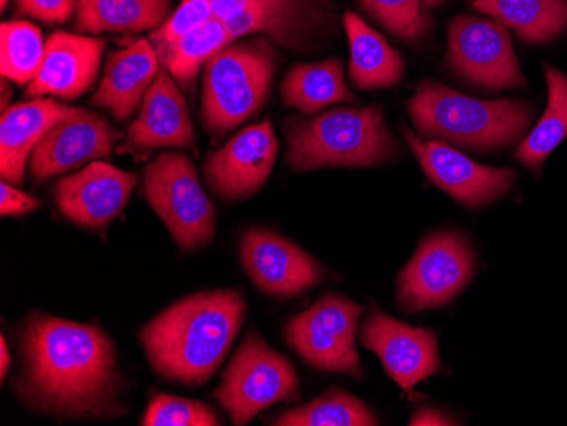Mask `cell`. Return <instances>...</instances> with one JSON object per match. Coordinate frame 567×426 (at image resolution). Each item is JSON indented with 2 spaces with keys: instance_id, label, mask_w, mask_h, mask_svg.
Here are the masks:
<instances>
[{
  "instance_id": "obj_1",
  "label": "cell",
  "mask_w": 567,
  "mask_h": 426,
  "mask_svg": "<svg viewBox=\"0 0 567 426\" xmlns=\"http://www.w3.org/2000/svg\"><path fill=\"white\" fill-rule=\"evenodd\" d=\"M16 391L28 408L62 418H116L124 381L116 346L94 324L33 314L21 333Z\"/></svg>"
},
{
  "instance_id": "obj_2",
  "label": "cell",
  "mask_w": 567,
  "mask_h": 426,
  "mask_svg": "<svg viewBox=\"0 0 567 426\" xmlns=\"http://www.w3.org/2000/svg\"><path fill=\"white\" fill-rule=\"evenodd\" d=\"M247 314L241 292L204 291L172 304L143 326L146 359L165 380L189 387L212 380Z\"/></svg>"
},
{
  "instance_id": "obj_3",
  "label": "cell",
  "mask_w": 567,
  "mask_h": 426,
  "mask_svg": "<svg viewBox=\"0 0 567 426\" xmlns=\"http://www.w3.org/2000/svg\"><path fill=\"white\" fill-rule=\"evenodd\" d=\"M406 106L420 136L476 154L515 145L535 120L527 101L471 97L435 81L420 82Z\"/></svg>"
},
{
  "instance_id": "obj_4",
  "label": "cell",
  "mask_w": 567,
  "mask_h": 426,
  "mask_svg": "<svg viewBox=\"0 0 567 426\" xmlns=\"http://www.w3.org/2000/svg\"><path fill=\"white\" fill-rule=\"evenodd\" d=\"M286 162L295 172L368 168L391 164L401 148L381 106L333 107L317 117L286 121Z\"/></svg>"
},
{
  "instance_id": "obj_5",
  "label": "cell",
  "mask_w": 567,
  "mask_h": 426,
  "mask_svg": "<svg viewBox=\"0 0 567 426\" xmlns=\"http://www.w3.org/2000/svg\"><path fill=\"white\" fill-rule=\"evenodd\" d=\"M279 55L266 38L235 40L203 70L204 128L215 138L234 132L269 97Z\"/></svg>"
},
{
  "instance_id": "obj_6",
  "label": "cell",
  "mask_w": 567,
  "mask_h": 426,
  "mask_svg": "<svg viewBox=\"0 0 567 426\" xmlns=\"http://www.w3.org/2000/svg\"><path fill=\"white\" fill-rule=\"evenodd\" d=\"M143 196L183 250L206 247L215 237L216 211L186 154L157 155L143 172Z\"/></svg>"
},
{
  "instance_id": "obj_7",
  "label": "cell",
  "mask_w": 567,
  "mask_h": 426,
  "mask_svg": "<svg viewBox=\"0 0 567 426\" xmlns=\"http://www.w3.org/2000/svg\"><path fill=\"white\" fill-rule=\"evenodd\" d=\"M299 396L291 362L255 333L244 340L215 391L216 401L238 426L248 425L276 403H292Z\"/></svg>"
},
{
  "instance_id": "obj_8",
  "label": "cell",
  "mask_w": 567,
  "mask_h": 426,
  "mask_svg": "<svg viewBox=\"0 0 567 426\" xmlns=\"http://www.w3.org/2000/svg\"><path fill=\"white\" fill-rule=\"evenodd\" d=\"M476 262L473 245L458 231L429 235L398 276L400 310L419 313L451 303L473 281Z\"/></svg>"
},
{
  "instance_id": "obj_9",
  "label": "cell",
  "mask_w": 567,
  "mask_h": 426,
  "mask_svg": "<svg viewBox=\"0 0 567 426\" xmlns=\"http://www.w3.org/2000/svg\"><path fill=\"white\" fill-rule=\"evenodd\" d=\"M362 314L364 306L352 299L324 294L313 306L289 321L286 340L309 365L360 380L362 364L355 339Z\"/></svg>"
},
{
  "instance_id": "obj_10",
  "label": "cell",
  "mask_w": 567,
  "mask_h": 426,
  "mask_svg": "<svg viewBox=\"0 0 567 426\" xmlns=\"http://www.w3.org/2000/svg\"><path fill=\"white\" fill-rule=\"evenodd\" d=\"M445 63L462 81L486 91L527 84L508 31L495 19L455 15L449 22Z\"/></svg>"
},
{
  "instance_id": "obj_11",
  "label": "cell",
  "mask_w": 567,
  "mask_h": 426,
  "mask_svg": "<svg viewBox=\"0 0 567 426\" xmlns=\"http://www.w3.org/2000/svg\"><path fill=\"white\" fill-rule=\"evenodd\" d=\"M401 133L430 183L466 208L492 205L506 196L517 180V172L513 168L480 164L449 143L425 139L404 126Z\"/></svg>"
},
{
  "instance_id": "obj_12",
  "label": "cell",
  "mask_w": 567,
  "mask_h": 426,
  "mask_svg": "<svg viewBox=\"0 0 567 426\" xmlns=\"http://www.w3.org/2000/svg\"><path fill=\"white\" fill-rule=\"evenodd\" d=\"M279 142L272 121L254 124L209 155L204 177L216 196L240 200L259 193L276 165Z\"/></svg>"
},
{
  "instance_id": "obj_13",
  "label": "cell",
  "mask_w": 567,
  "mask_h": 426,
  "mask_svg": "<svg viewBox=\"0 0 567 426\" xmlns=\"http://www.w3.org/2000/svg\"><path fill=\"white\" fill-rule=\"evenodd\" d=\"M360 345L374 352L391 380L411 396H415L416 384L442 371L435 333L394 320L381 310L372 311L360 330Z\"/></svg>"
},
{
  "instance_id": "obj_14",
  "label": "cell",
  "mask_w": 567,
  "mask_h": 426,
  "mask_svg": "<svg viewBox=\"0 0 567 426\" xmlns=\"http://www.w3.org/2000/svg\"><path fill=\"white\" fill-rule=\"evenodd\" d=\"M121 138L120 129L94 111L81 110L63 117L43 136L31 155L33 183L38 186L55 175L110 158Z\"/></svg>"
},
{
  "instance_id": "obj_15",
  "label": "cell",
  "mask_w": 567,
  "mask_h": 426,
  "mask_svg": "<svg viewBox=\"0 0 567 426\" xmlns=\"http://www.w3.org/2000/svg\"><path fill=\"white\" fill-rule=\"evenodd\" d=\"M158 148L196 149L189 106L165 66L143 97L138 117L127 128L117 154L145 157Z\"/></svg>"
},
{
  "instance_id": "obj_16",
  "label": "cell",
  "mask_w": 567,
  "mask_h": 426,
  "mask_svg": "<svg viewBox=\"0 0 567 426\" xmlns=\"http://www.w3.org/2000/svg\"><path fill=\"white\" fill-rule=\"evenodd\" d=\"M240 257L251 282L276 298L301 294L324 279V269L313 257L274 231H247L241 238Z\"/></svg>"
},
{
  "instance_id": "obj_17",
  "label": "cell",
  "mask_w": 567,
  "mask_h": 426,
  "mask_svg": "<svg viewBox=\"0 0 567 426\" xmlns=\"http://www.w3.org/2000/svg\"><path fill=\"white\" fill-rule=\"evenodd\" d=\"M136 184L135 174L106 162H91L56 184V205L79 227L102 230L121 215Z\"/></svg>"
},
{
  "instance_id": "obj_18",
  "label": "cell",
  "mask_w": 567,
  "mask_h": 426,
  "mask_svg": "<svg viewBox=\"0 0 567 426\" xmlns=\"http://www.w3.org/2000/svg\"><path fill=\"white\" fill-rule=\"evenodd\" d=\"M106 41L84 34L55 31L47 40L44 59L34 81L25 89L31 98L75 101L97 79Z\"/></svg>"
},
{
  "instance_id": "obj_19",
  "label": "cell",
  "mask_w": 567,
  "mask_h": 426,
  "mask_svg": "<svg viewBox=\"0 0 567 426\" xmlns=\"http://www.w3.org/2000/svg\"><path fill=\"white\" fill-rule=\"evenodd\" d=\"M53 97L31 98L2 111L0 120V175L6 183L21 186L25 167L43 136L63 117L79 113Z\"/></svg>"
},
{
  "instance_id": "obj_20",
  "label": "cell",
  "mask_w": 567,
  "mask_h": 426,
  "mask_svg": "<svg viewBox=\"0 0 567 426\" xmlns=\"http://www.w3.org/2000/svg\"><path fill=\"white\" fill-rule=\"evenodd\" d=\"M157 50L145 38L111 53L92 104L110 111L117 123L130 120L142 107L143 97L161 72Z\"/></svg>"
},
{
  "instance_id": "obj_21",
  "label": "cell",
  "mask_w": 567,
  "mask_h": 426,
  "mask_svg": "<svg viewBox=\"0 0 567 426\" xmlns=\"http://www.w3.org/2000/svg\"><path fill=\"white\" fill-rule=\"evenodd\" d=\"M343 30L349 38V77L359 91L391 89L403 81L406 63L396 48L372 30L355 12H346Z\"/></svg>"
},
{
  "instance_id": "obj_22",
  "label": "cell",
  "mask_w": 567,
  "mask_h": 426,
  "mask_svg": "<svg viewBox=\"0 0 567 426\" xmlns=\"http://www.w3.org/2000/svg\"><path fill=\"white\" fill-rule=\"evenodd\" d=\"M284 106L313 116L334 104H357L359 98L347 87L342 59L299 63L289 70L280 85Z\"/></svg>"
},
{
  "instance_id": "obj_23",
  "label": "cell",
  "mask_w": 567,
  "mask_h": 426,
  "mask_svg": "<svg viewBox=\"0 0 567 426\" xmlns=\"http://www.w3.org/2000/svg\"><path fill=\"white\" fill-rule=\"evenodd\" d=\"M171 0H76L73 30L85 34L155 31L171 15Z\"/></svg>"
},
{
  "instance_id": "obj_24",
  "label": "cell",
  "mask_w": 567,
  "mask_h": 426,
  "mask_svg": "<svg viewBox=\"0 0 567 426\" xmlns=\"http://www.w3.org/2000/svg\"><path fill=\"white\" fill-rule=\"evenodd\" d=\"M480 14L489 15L525 43L556 40L567 30V0H467Z\"/></svg>"
},
{
  "instance_id": "obj_25",
  "label": "cell",
  "mask_w": 567,
  "mask_h": 426,
  "mask_svg": "<svg viewBox=\"0 0 567 426\" xmlns=\"http://www.w3.org/2000/svg\"><path fill=\"white\" fill-rule=\"evenodd\" d=\"M546 81L549 89L546 111L515 152L517 160L537 174L547 157L567 138V75L546 65Z\"/></svg>"
},
{
  "instance_id": "obj_26",
  "label": "cell",
  "mask_w": 567,
  "mask_h": 426,
  "mask_svg": "<svg viewBox=\"0 0 567 426\" xmlns=\"http://www.w3.org/2000/svg\"><path fill=\"white\" fill-rule=\"evenodd\" d=\"M235 38L221 19H209L187 37L175 41L158 53L161 63L168 70L174 81L183 89H193L199 77L200 66L206 65L216 53Z\"/></svg>"
},
{
  "instance_id": "obj_27",
  "label": "cell",
  "mask_w": 567,
  "mask_h": 426,
  "mask_svg": "<svg viewBox=\"0 0 567 426\" xmlns=\"http://www.w3.org/2000/svg\"><path fill=\"white\" fill-rule=\"evenodd\" d=\"M277 426H375L379 418L359 397L331 387L308 405L282 413Z\"/></svg>"
},
{
  "instance_id": "obj_28",
  "label": "cell",
  "mask_w": 567,
  "mask_h": 426,
  "mask_svg": "<svg viewBox=\"0 0 567 426\" xmlns=\"http://www.w3.org/2000/svg\"><path fill=\"white\" fill-rule=\"evenodd\" d=\"M47 41L33 22L8 21L0 28L2 77L18 85H30L44 59Z\"/></svg>"
},
{
  "instance_id": "obj_29",
  "label": "cell",
  "mask_w": 567,
  "mask_h": 426,
  "mask_svg": "<svg viewBox=\"0 0 567 426\" xmlns=\"http://www.w3.org/2000/svg\"><path fill=\"white\" fill-rule=\"evenodd\" d=\"M359 4L385 31L408 43L422 40L433 27L423 0H359Z\"/></svg>"
},
{
  "instance_id": "obj_30",
  "label": "cell",
  "mask_w": 567,
  "mask_h": 426,
  "mask_svg": "<svg viewBox=\"0 0 567 426\" xmlns=\"http://www.w3.org/2000/svg\"><path fill=\"white\" fill-rule=\"evenodd\" d=\"M142 425L145 426H218L219 419L209 406L186 397L158 394L150 401Z\"/></svg>"
},
{
  "instance_id": "obj_31",
  "label": "cell",
  "mask_w": 567,
  "mask_h": 426,
  "mask_svg": "<svg viewBox=\"0 0 567 426\" xmlns=\"http://www.w3.org/2000/svg\"><path fill=\"white\" fill-rule=\"evenodd\" d=\"M213 18H215L213 0H184L158 30L152 31L150 41L155 50L161 52L181 38L193 33L197 28L204 27Z\"/></svg>"
},
{
  "instance_id": "obj_32",
  "label": "cell",
  "mask_w": 567,
  "mask_h": 426,
  "mask_svg": "<svg viewBox=\"0 0 567 426\" xmlns=\"http://www.w3.org/2000/svg\"><path fill=\"white\" fill-rule=\"evenodd\" d=\"M16 11L47 24H63L75 18L76 0H14Z\"/></svg>"
},
{
  "instance_id": "obj_33",
  "label": "cell",
  "mask_w": 567,
  "mask_h": 426,
  "mask_svg": "<svg viewBox=\"0 0 567 426\" xmlns=\"http://www.w3.org/2000/svg\"><path fill=\"white\" fill-rule=\"evenodd\" d=\"M41 202L30 194L22 193L14 184L2 180L0 184V215L22 216L37 211Z\"/></svg>"
},
{
  "instance_id": "obj_34",
  "label": "cell",
  "mask_w": 567,
  "mask_h": 426,
  "mask_svg": "<svg viewBox=\"0 0 567 426\" xmlns=\"http://www.w3.org/2000/svg\"><path fill=\"white\" fill-rule=\"evenodd\" d=\"M411 426H442V425H458L452 416L447 413H442L436 408H422L411 416Z\"/></svg>"
},
{
  "instance_id": "obj_35",
  "label": "cell",
  "mask_w": 567,
  "mask_h": 426,
  "mask_svg": "<svg viewBox=\"0 0 567 426\" xmlns=\"http://www.w3.org/2000/svg\"><path fill=\"white\" fill-rule=\"evenodd\" d=\"M0 355H2V362H0V377L6 380V375H8L9 367H11V354H9L8 342H6L4 336L0 339Z\"/></svg>"
},
{
  "instance_id": "obj_36",
  "label": "cell",
  "mask_w": 567,
  "mask_h": 426,
  "mask_svg": "<svg viewBox=\"0 0 567 426\" xmlns=\"http://www.w3.org/2000/svg\"><path fill=\"white\" fill-rule=\"evenodd\" d=\"M0 95H2V101H0V110H8V103L12 98V89L11 84H9L8 79H2V84H0Z\"/></svg>"
},
{
  "instance_id": "obj_37",
  "label": "cell",
  "mask_w": 567,
  "mask_h": 426,
  "mask_svg": "<svg viewBox=\"0 0 567 426\" xmlns=\"http://www.w3.org/2000/svg\"><path fill=\"white\" fill-rule=\"evenodd\" d=\"M426 6H429V9H436L441 8L442 4H444L445 0H423Z\"/></svg>"
},
{
  "instance_id": "obj_38",
  "label": "cell",
  "mask_w": 567,
  "mask_h": 426,
  "mask_svg": "<svg viewBox=\"0 0 567 426\" xmlns=\"http://www.w3.org/2000/svg\"><path fill=\"white\" fill-rule=\"evenodd\" d=\"M9 0H0V6H2V11H4L6 8H8Z\"/></svg>"
}]
</instances>
